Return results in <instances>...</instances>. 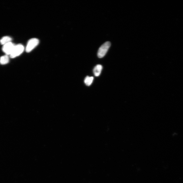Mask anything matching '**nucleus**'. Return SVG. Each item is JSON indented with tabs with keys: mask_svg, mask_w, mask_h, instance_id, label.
<instances>
[{
	"mask_svg": "<svg viewBox=\"0 0 183 183\" xmlns=\"http://www.w3.org/2000/svg\"><path fill=\"white\" fill-rule=\"evenodd\" d=\"M110 46L111 43L109 42L104 43L101 46L98 51V57L99 58L103 57L106 54Z\"/></svg>",
	"mask_w": 183,
	"mask_h": 183,
	"instance_id": "f257e3e1",
	"label": "nucleus"
},
{
	"mask_svg": "<svg viewBox=\"0 0 183 183\" xmlns=\"http://www.w3.org/2000/svg\"><path fill=\"white\" fill-rule=\"evenodd\" d=\"M24 50V47L22 44H20L15 45L12 52L10 55V57L12 58H16L20 55Z\"/></svg>",
	"mask_w": 183,
	"mask_h": 183,
	"instance_id": "f03ea898",
	"label": "nucleus"
},
{
	"mask_svg": "<svg viewBox=\"0 0 183 183\" xmlns=\"http://www.w3.org/2000/svg\"><path fill=\"white\" fill-rule=\"evenodd\" d=\"M39 43V40L36 38H33L29 40L25 48L26 52L27 53L31 52Z\"/></svg>",
	"mask_w": 183,
	"mask_h": 183,
	"instance_id": "7ed1b4c3",
	"label": "nucleus"
},
{
	"mask_svg": "<svg viewBox=\"0 0 183 183\" xmlns=\"http://www.w3.org/2000/svg\"><path fill=\"white\" fill-rule=\"evenodd\" d=\"M15 46V44L11 42L7 43L3 46L2 51L6 55H10Z\"/></svg>",
	"mask_w": 183,
	"mask_h": 183,
	"instance_id": "20e7f679",
	"label": "nucleus"
},
{
	"mask_svg": "<svg viewBox=\"0 0 183 183\" xmlns=\"http://www.w3.org/2000/svg\"><path fill=\"white\" fill-rule=\"evenodd\" d=\"M103 69V66L101 65H96L93 69V73L95 76H98L101 73Z\"/></svg>",
	"mask_w": 183,
	"mask_h": 183,
	"instance_id": "39448f33",
	"label": "nucleus"
},
{
	"mask_svg": "<svg viewBox=\"0 0 183 183\" xmlns=\"http://www.w3.org/2000/svg\"><path fill=\"white\" fill-rule=\"evenodd\" d=\"M12 39L11 37L8 36H6L3 37L0 40V43L4 45L7 43L11 42L12 41Z\"/></svg>",
	"mask_w": 183,
	"mask_h": 183,
	"instance_id": "423d86ee",
	"label": "nucleus"
},
{
	"mask_svg": "<svg viewBox=\"0 0 183 183\" xmlns=\"http://www.w3.org/2000/svg\"><path fill=\"white\" fill-rule=\"evenodd\" d=\"M9 57L7 55L2 56L0 58V63L2 65L7 64L9 62Z\"/></svg>",
	"mask_w": 183,
	"mask_h": 183,
	"instance_id": "0eeeda50",
	"label": "nucleus"
},
{
	"mask_svg": "<svg viewBox=\"0 0 183 183\" xmlns=\"http://www.w3.org/2000/svg\"><path fill=\"white\" fill-rule=\"evenodd\" d=\"M93 80H94L93 77L87 76L85 78V83L88 86H89L92 84Z\"/></svg>",
	"mask_w": 183,
	"mask_h": 183,
	"instance_id": "6e6552de",
	"label": "nucleus"
}]
</instances>
